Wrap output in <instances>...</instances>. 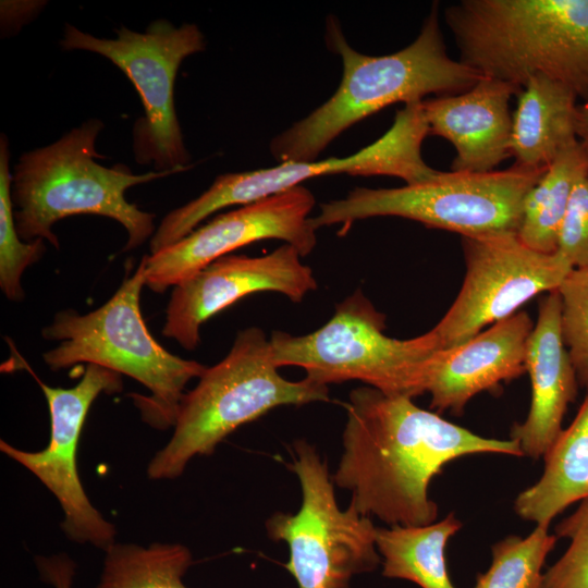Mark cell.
Here are the masks:
<instances>
[{
  "label": "cell",
  "instance_id": "cell-1",
  "mask_svg": "<svg viewBox=\"0 0 588 588\" xmlns=\"http://www.w3.org/2000/svg\"><path fill=\"white\" fill-rule=\"evenodd\" d=\"M343 453L334 485L351 491L350 505L390 526L434 523L438 505L429 485L443 466L471 454L523 456L512 439L481 437L413 399L388 395L365 385L350 393Z\"/></svg>",
  "mask_w": 588,
  "mask_h": 588
},
{
  "label": "cell",
  "instance_id": "cell-2",
  "mask_svg": "<svg viewBox=\"0 0 588 588\" xmlns=\"http://www.w3.org/2000/svg\"><path fill=\"white\" fill-rule=\"evenodd\" d=\"M324 39L342 60L341 83L326 102L272 138L270 152L280 162L314 161L342 132L392 103L461 94L482 77L448 54L438 3L416 39L394 53H359L333 15L327 19Z\"/></svg>",
  "mask_w": 588,
  "mask_h": 588
},
{
  "label": "cell",
  "instance_id": "cell-3",
  "mask_svg": "<svg viewBox=\"0 0 588 588\" xmlns=\"http://www.w3.org/2000/svg\"><path fill=\"white\" fill-rule=\"evenodd\" d=\"M444 20L480 75L523 88L542 74L588 102V0H461Z\"/></svg>",
  "mask_w": 588,
  "mask_h": 588
},
{
  "label": "cell",
  "instance_id": "cell-4",
  "mask_svg": "<svg viewBox=\"0 0 588 588\" xmlns=\"http://www.w3.org/2000/svg\"><path fill=\"white\" fill-rule=\"evenodd\" d=\"M103 124L89 119L57 142L24 152L14 167L11 197L17 233L24 241H48L59 248L52 225L75 215L111 218L127 232L124 250L142 245L155 233V215L126 200L125 192L137 184L179 171L134 174L120 166L96 161V139Z\"/></svg>",
  "mask_w": 588,
  "mask_h": 588
},
{
  "label": "cell",
  "instance_id": "cell-5",
  "mask_svg": "<svg viewBox=\"0 0 588 588\" xmlns=\"http://www.w3.org/2000/svg\"><path fill=\"white\" fill-rule=\"evenodd\" d=\"M146 264L147 255L99 308L85 315L57 313L42 336L60 344L42 357L53 371L87 363L133 378L150 391L148 396L131 394L143 420L167 429L175 424L187 382L199 378L206 366L173 355L149 332L139 306Z\"/></svg>",
  "mask_w": 588,
  "mask_h": 588
},
{
  "label": "cell",
  "instance_id": "cell-6",
  "mask_svg": "<svg viewBox=\"0 0 588 588\" xmlns=\"http://www.w3.org/2000/svg\"><path fill=\"white\" fill-rule=\"evenodd\" d=\"M278 369L265 332L240 331L228 355L184 394L173 434L149 462L148 477H180L193 457L211 454L235 429L275 407L329 400L328 385L306 377L290 381Z\"/></svg>",
  "mask_w": 588,
  "mask_h": 588
},
{
  "label": "cell",
  "instance_id": "cell-7",
  "mask_svg": "<svg viewBox=\"0 0 588 588\" xmlns=\"http://www.w3.org/2000/svg\"><path fill=\"white\" fill-rule=\"evenodd\" d=\"M384 329V315L357 290L311 333L273 331L272 357L279 368L301 367L306 378L324 385L358 380L388 395L414 399L426 393L440 351L434 334L429 330L399 340Z\"/></svg>",
  "mask_w": 588,
  "mask_h": 588
},
{
  "label": "cell",
  "instance_id": "cell-8",
  "mask_svg": "<svg viewBox=\"0 0 588 588\" xmlns=\"http://www.w3.org/2000/svg\"><path fill=\"white\" fill-rule=\"evenodd\" d=\"M544 168L512 167L487 173L441 172L396 188L355 187L344 198L321 204L310 219L317 230L372 217H401L464 236L517 233L524 200Z\"/></svg>",
  "mask_w": 588,
  "mask_h": 588
},
{
  "label": "cell",
  "instance_id": "cell-9",
  "mask_svg": "<svg viewBox=\"0 0 588 588\" xmlns=\"http://www.w3.org/2000/svg\"><path fill=\"white\" fill-rule=\"evenodd\" d=\"M428 135L422 101H413L396 111L393 124L380 138L348 157L285 161L272 168L222 174L200 196L169 212L156 230L154 243L159 248L169 247L220 209L267 198L320 175H389L406 184L432 180L442 171L429 167L421 156Z\"/></svg>",
  "mask_w": 588,
  "mask_h": 588
},
{
  "label": "cell",
  "instance_id": "cell-10",
  "mask_svg": "<svg viewBox=\"0 0 588 588\" xmlns=\"http://www.w3.org/2000/svg\"><path fill=\"white\" fill-rule=\"evenodd\" d=\"M291 465L302 489L295 514L277 512L266 522L268 536L285 541L290 559L284 567L298 588H348L353 575L380 563L370 517L348 505L339 507L327 462L304 440L293 444Z\"/></svg>",
  "mask_w": 588,
  "mask_h": 588
},
{
  "label": "cell",
  "instance_id": "cell-11",
  "mask_svg": "<svg viewBox=\"0 0 588 588\" xmlns=\"http://www.w3.org/2000/svg\"><path fill=\"white\" fill-rule=\"evenodd\" d=\"M115 38H98L71 24L60 45L65 50L98 53L115 64L139 94L145 115L134 125V156L155 171L189 168L174 107V81L182 61L203 51L206 41L195 24L175 27L167 20L149 24L144 33L121 27Z\"/></svg>",
  "mask_w": 588,
  "mask_h": 588
},
{
  "label": "cell",
  "instance_id": "cell-12",
  "mask_svg": "<svg viewBox=\"0 0 588 588\" xmlns=\"http://www.w3.org/2000/svg\"><path fill=\"white\" fill-rule=\"evenodd\" d=\"M462 238L466 264L463 285L431 329L440 350L464 343L487 326L513 316L539 293L556 291L573 270L561 253L537 252L517 233Z\"/></svg>",
  "mask_w": 588,
  "mask_h": 588
},
{
  "label": "cell",
  "instance_id": "cell-13",
  "mask_svg": "<svg viewBox=\"0 0 588 588\" xmlns=\"http://www.w3.org/2000/svg\"><path fill=\"white\" fill-rule=\"evenodd\" d=\"M37 381L49 407L48 445L44 450L29 452L1 440L0 450L34 474L56 497L64 514L62 530L71 540L91 543L107 551L115 543L117 530L89 501L78 476L76 453L93 402L101 393L120 392L123 388L122 375L87 364L81 381L72 388H52Z\"/></svg>",
  "mask_w": 588,
  "mask_h": 588
},
{
  "label": "cell",
  "instance_id": "cell-14",
  "mask_svg": "<svg viewBox=\"0 0 588 588\" xmlns=\"http://www.w3.org/2000/svg\"><path fill=\"white\" fill-rule=\"evenodd\" d=\"M315 203L311 192L298 185L218 215L175 244L147 255L146 285L163 293L216 259L265 240H282L306 256L317 244L309 217Z\"/></svg>",
  "mask_w": 588,
  "mask_h": 588
},
{
  "label": "cell",
  "instance_id": "cell-15",
  "mask_svg": "<svg viewBox=\"0 0 588 588\" xmlns=\"http://www.w3.org/2000/svg\"><path fill=\"white\" fill-rule=\"evenodd\" d=\"M301 257L294 246L284 244L264 256L230 254L216 259L173 286L163 335L192 351L199 344L200 326L247 295L278 292L302 302L318 284Z\"/></svg>",
  "mask_w": 588,
  "mask_h": 588
},
{
  "label": "cell",
  "instance_id": "cell-16",
  "mask_svg": "<svg viewBox=\"0 0 588 588\" xmlns=\"http://www.w3.org/2000/svg\"><path fill=\"white\" fill-rule=\"evenodd\" d=\"M520 90L482 76L466 91L422 100L429 135L443 137L455 148L452 172H492L511 157L510 100Z\"/></svg>",
  "mask_w": 588,
  "mask_h": 588
},
{
  "label": "cell",
  "instance_id": "cell-17",
  "mask_svg": "<svg viewBox=\"0 0 588 588\" xmlns=\"http://www.w3.org/2000/svg\"><path fill=\"white\" fill-rule=\"evenodd\" d=\"M532 328L528 314L518 311L464 343L438 351L427 390L430 406L461 415L476 394L524 375Z\"/></svg>",
  "mask_w": 588,
  "mask_h": 588
},
{
  "label": "cell",
  "instance_id": "cell-18",
  "mask_svg": "<svg viewBox=\"0 0 588 588\" xmlns=\"http://www.w3.org/2000/svg\"><path fill=\"white\" fill-rule=\"evenodd\" d=\"M561 301L558 291L539 303L537 321L526 347V372L531 382L528 415L512 427L510 439L523 456L538 458L562 432V420L577 394V377L561 334Z\"/></svg>",
  "mask_w": 588,
  "mask_h": 588
},
{
  "label": "cell",
  "instance_id": "cell-19",
  "mask_svg": "<svg viewBox=\"0 0 588 588\" xmlns=\"http://www.w3.org/2000/svg\"><path fill=\"white\" fill-rule=\"evenodd\" d=\"M577 97L546 75L531 76L517 94L512 114L511 157L514 164L548 167L556 155L577 142Z\"/></svg>",
  "mask_w": 588,
  "mask_h": 588
},
{
  "label": "cell",
  "instance_id": "cell-20",
  "mask_svg": "<svg viewBox=\"0 0 588 588\" xmlns=\"http://www.w3.org/2000/svg\"><path fill=\"white\" fill-rule=\"evenodd\" d=\"M544 460L541 478L517 495L514 510L526 520L549 526L567 506L588 499V396Z\"/></svg>",
  "mask_w": 588,
  "mask_h": 588
},
{
  "label": "cell",
  "instance_id": "cell-21",
  "mask_svg": "<svg viewBox=\"0 0 588 588\" xmlns=\"http://www.w3.org/2000/svg\"><path fill=\"white\" fill-rule=\"evenodd\" d=\"M461 527V520L450 513L429 525L377 528L382 575L406 579L421 588H455L448 573L445 548Z\"/></svg>",
  "mask_w": 588,
  "mask_h": 588
},
{
  "label": "cell",
  "instance_id": "cell-22",
  "mask_svg": "<svg viewBox=\"0 0 588 588\" xmlns=\"http://www.w3.org/2000/svg\"><path fill=\"white\" fill-rule=\"evenodd\" d=\"M588 176V156L577 140L563 148L525 197L519 240L546 254L555 253L562 221L576 185Z\"/></svg>",
  "mask_w": 588,
  "mask_h": 588
},
{
  "label": "cell",
  "instance_id": "cell-23",
  "mask_svg": "<svg viewBox=\"0 0 588 588\" xmlns=\"http://www.w3.org/2000/svg\"><path fill=\"white\" fill-rule=\"evenodd\" d=\"M105 552L96 588H186L182 578L193 556L183 544L155 542L143 547L115 542Z\"/></svg>",
  "mask_w": 588,
  "mask_h": 588
},
{
  "label": "cell",
  "instance_id": "cell-24",
  "mask_svg": "<svg viewBox=\"0 0 588 588\" xmlns=\"http://www.w3.org/2000/svg\"><path fill=\"white\" fill-rule=\"evenodd\" d=\"M537 525L527 537L509 536L492 546L489 568L473 588H542V567L558 537Z\"/></svg>",
  "mask_w": 588,
  "mask_h": 588
},
{
  "label": "cell",
  "instance_id": "cell-25",
  "mask_svg": "<svg viewBox=\"0 0 588 588\" xmlns=\"http://www.w3.org/2000/svg\"><path fill=\"white\" fill-rule=\"evenodd\" d=\"M9 147L4 135L0 140V287L11 302H22V275L46 250L45 240L22 242L15 225L11 197L12 175L9 170Z\"/></svg>",
  "mask_w": 588,
  "mask_h": 588
},
{
  "label": "cell",
  "instance_id": "cell-26",
  "mask_svg": "<svg viewBox=\"0 0 588 588\" xmlns=\"http://www.w3.org/2000/svg\"><path fill=\"white\" fill-rule=\"evenodd\" d=\"M556 291L562 339L578 384L588 390V268H573Z\"/></svg>",
  "mask_w": 588,
  "mask_h": 588
},
{
  "label": "cell",
  "instance_id": "cell-27",
  "mask_svg": "<svg viewBox=\"0 0 588 588\" xmlns=\"http://www.w3.org/2000/svg\"><path fill=\"white\" fill-rule=\"evenodd\" d=\"M555 534L569 546L543 573L542 588H588V499L555 527Z\"/></svg>",
  "mask_w": 588,
  "mask_h": 588
},
{
  "label": "cell",
  "instance_id": "cell-28",
  "mask_svg": "<svg viewBox=\"0 0 588 588\" xmlns=\"http://www.w3.org/2000/svg\"><path fill=\"white\" fill-rule=\"evenodd\" d=\"M573 268H588V176L575 187L562 221L558 248Z\"/></svg>",
  "mask_w": 588,
  "mask_h": 588
},
{
  "label": "cell",
  "instance_id": "cell-29",
  "mask_svg": "<svg viewBox=\"0 0 588 588\" xmlns=\"http://www.w3.org/2000/svg\"><path fill=\"white\" fill-rule=\"evenodd\" d=\"M41 579L54 588H72L76 565L66 554L36 556Z\"/></svg>",
  "mask_w": 588,
  "mask_h": 588
},
{
  "label": "cell",
  "instance_id": "cell-30",
  "mask_svg": "<svg viewBox=\"0 0 588 588\" xmlns=\"http://www.w3.org/2000/svg\"><path fill=\"white\" fill-rule=\"evenodd\" d=\"M576 134L578 142L588 156V102L577 107Z\"/></svg>",
  "mask_w": 588,
  "mask_h": 588
}]
</instances>
